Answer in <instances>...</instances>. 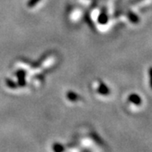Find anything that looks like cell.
<instances>
[{
    "mask_svg": "<svg viewBox=\"0 0 152 152\" xmlns=\"http://www.w3.org/2000/svg\"><path fill=\"white\" fill-rule=\"evenodd\" d=\"M129 100L130 102L134 104L136 106H140L142 102L141 97L138 94H131L130 96H129Z\"/></svg>",
    "mask_w": 152,
    "mask_h": 152,
    "instance_id": "1",
    "label": "cell"
},
{
    "mask_svg": "<svg viewBox=\"0 0 152 152\" xmlns=\"http://www.w3.org/2000/svg\"><path fill=\"white\" fill-rule=\"evenodd\" d=\"M128 18H129V20L132 23H134V24H138V23L140 22V17L138 16L135 13H134V12H132V11H129V12L128 13Z\"/></svg>",
    "mask_w": 152,
    "mask_h": 152,
    "instance_id": "2",
    "label": "cell"
},
{
    "mask_svg": "<svg viewBox=\"0 0 152 152\" xmlns=\"http://www.w3.org/2000/svg\"><path fill=\"white\" fill-rule=\"evenodd\" d=\"M99 91H100V93H102V94H103V95H107V94H108L109 93V89L107 86H105L104 85H102L101 89H100Z\"/></svg>",
    "mask_w": 152,
    "mask_h": 152,
    "instance_id": "3",
    "label": "cell"
},
{
    "mask_svg": "<svg viewBox=\"0 0 152 152\" xmlns=\"http://www.w3.org/2000/svg\"><path fill=\"white\" fill-rule=\"evenodd\" d=\"M149 77H150V86L152 89V67L149 69Z\"/></svg>",
    "mask_w": 152,
    "mask_h": 152,
    "instance_id": "4",
    "label": "cell"
},
{
    "mask_svg": "<svg viewBox=\"0 0 152 152\" xmlns=\"http://www.w3.org/2000/svg\"><path fill=\"white\" fill-rule=\"evenodd\" d=\"M39 0H30V2H29V4L28 5L30 6V7H32V6L36 5L37 4V2Z\"/></svg>",
    "mask_w": 152,
    "mask_h": 152,
    "instance_id": "5",
    "label": "cell"
}]
</instances>
